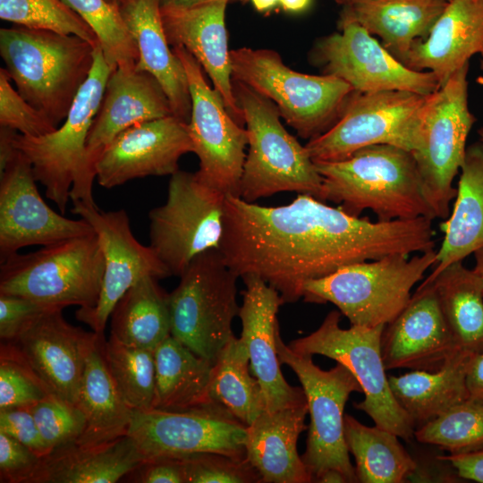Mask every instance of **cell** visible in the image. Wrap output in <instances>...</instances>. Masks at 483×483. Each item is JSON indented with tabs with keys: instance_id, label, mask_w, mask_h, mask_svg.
I'll list each match as a JSON object with an SVG mask.
<instances>
[{
	"instance_id": "cell-1",
	"label": "cell",
	"mask_w": 483,
	"mask_h": 483,
	"mask_svg": "<svg viewBox=\"0 0 483 483\" xmlns=\"http://www.w3.org/2000/svg\"><path fill=\"white\" fill-rule=\"evenodd\" d=\"M419 220L372 222L309 194L288 205L264 207L225 195L219 250L239 277L254 274L284 303L302 298L303 285L355 263L422 249Z\"/></svg>"
},
{
	"instance_id": "cell-2",
	"label": "cell",
	"mask_w": 483,
	"mask_h": 483,
	"mask_svg": "<svg viewBox=\"0 0 483 483\" xmlns=\"http://www.w3.org/2000/svg\"><path fill=\"white\" fill-rule=\"evenodd\" d=\"M314 163L322 177L318 199L340 204L347 214L359 216L369 209L379 222L436 218L416 161L406 149L370 145L343 160Z\"/></svg>"
},
{
	"instance_id": "cell-3",
	"label": "cell",
	"mask_w": 483,
	"mask_h": 483,
	"mask_svg": "<svg viewBox=\"0 0 483 483\" xmlns=\"http://www.w3.org/2000/svg\"><path fill=\"white\" fill-rule=\"evenodd\" d=\"M96 47L80 37L51 30H0V55L10 80L56 127L89 74Z\"/></svg>"
},
{
	"instance_id": "cell-4",
	"label": "cell",
	"mask_w": 483,
	"mask_h": 483,
	"mask_svg": "<svg viewBox=\"0 0 483 483\" xmlns=\"http://www.w3.org/2000/svg\"><path fill=\"white\" fill-rule=\"evenodd\" d=\"M112 71L97 46L89 74L62 125L43 136L17 132L14 137L15 147L30 160L37 182L61 214L70 199L96 205L92 195L96 177L88 165L86 143Z\"/></svg>"
},
{
	"instance_id": "cell-5",
	"label": "cell",
	"mask_w": 483,
	"mask_h": 483,
	"mask_svg": "<svg viewBox=\"0 0 483 483\" xmlns=\"http://www.w3.org/2000/svg\"><path fill=\"white\" fill-rule=\"evenodd\" d=\"M233 93L248 136L240 197L254 202L282 191L318 199L322 177L305 146L281 123L275 105L245 84L233 80Z\"/></svg>"
},
{
	"instance_id": "cell-6",
	"label": "cell",
	"mask_w": 483,
	"mask_h": 483,
	"mask_svg": "<svg viewBox=\"0 0 483 483\" xmlns=\"http://www.w3.org/2000/svg\"><path fill=\"white\" fill-rule=\"evenodd\" d=\"M232 78L272 101L303 139L312 140L339 119L355 90L332 75L293 71L272 49L230 50Z\"/></svg>"
},
{
	"instance_id": "cell-7",
	"label": "cell",
	"mask_w": 483,
	"mask_h": 483,
	"mask_svg": "<svg viewBox=\"0 0 483 483\" xmlns=\"http://www.w3.org/2000/svg\"><path fill=\"white\" fill-rule=\"evenodd\" d=\"M392 254L379 259L344 266L335 272L307 281V302L335 305L351 325L373 327L393 320L407 305L413 286L436 264V250Z\"/></svg>"
},
{
	"instance_id": "cell-8",
	"label": "cell",
	"mask_w": 483,
	"mask_h": 483,
	"mask_svg": "<svg viewBox=\"0 0 483 483\" xmlns=\"http://www.w3.org/2000/svg\"><path fill=\"white\" fill-rule=\"evenodd\" d=\"M103 275L104 256L94 232L1 261L0 293L47 307L90 309L98 300Z\"/></svg>"
},
{
	"instance_id": "cell-9",
	"label": "cell",
	"mask_w": 483,
	"mask_h": 483,
	"mask_svg": "<svg viewBox=\"0 0 483 483\" xmlns=\"http://www.w3.org/2000/svg\"><path fill=\"white\" fill-rule=\"evenodd\" d=\"M238 277L219 249H211L191 261L168 293L171 335L213 365L234 335Z\"/></svg>"
},
{
	"instance_id": "cell-10",
	"label": "cell",
	"mask_w": 483,
	"mask_h": 483,
	"mask_svg": "<svg viewBox=\"0 0 483 483\" xmlns=\"http://www.w3.org/2000/svg\"><path fill=\"white\" fill-rule=\"evenodd\" d=\"M469 63L428 96L419 120L416 148L411 152L425 197L436 218L446 219L456 197L453 182L461 169L466 140L476 121L468 107Z\"/></svg>"
},
{
	"instance_id": "cell-11",
	"label": "cell",
	"mask_w": 483,
	"mask_h": 483,
	"mask_svg": "<svg viewBox=\"0 0 483 483\" xmlns=\"http://www.w3.org/2000/svg\"><path fill=\"white\" fill-rule=\"evenodd\" d=\"M341 313L329 312L311 334L292 341L289 347L301 354H319L345 366L355 377L364 399L354 403L367 413L375 425L400 438H414L415 427L395 400L386 377L381 352V335L385 325L373 327L351 325L342 328Z\"/></svg>"
},
{
	"instance_id": "cell-12",
	"label": "cell",
	"mask_w": 483,
	"mask_h": 483,
	"mask_svg": "<svg viewBox=\"0 0 483 483\" xmlns=\"http://www.w3.org/2000/svg\"><path fill=\"white\" fill-rule=\"evenodd\" d=\"M281 364L292 369L305 393L310 423L306 448L301 455L312 482L328 470L342 472L348 483L358 482L344 436V407L353 392L363 393L353 374L343 365L329 370L317 366L312 355L301 354L286 345L276 333Z\"/></svg>"
},
{
	"instance_id": "cell-13",
	"label": "cell",
	"mask_w": 483,
	"mask_h": 483,
	"mask_svg": "<svg viewBox=\"0 0 483 483\" xmlns=\"http://www.w3.org/2000/svg\"><path fill=\"white\" fill-rule=\"evenodd\" d=\"M225 200V194L195 173L171 175L165 204L148 213L149 246L171 275L180 276L199 254L219 248Z\"/></svg>"
},
{
	"instance_id": "cell-14",
	"label": "cell",
	"mask_w": 483,
	"mask_h": 483,
	"mask_svg": "<svg viewBox=\"0 0 483 483\" xmlns=\"http://www.w3.org/2000/svg\"><path fill=\"white\" fill-rule=\"evenodd\" d=\"M428 96L405 90L355 91L335 124L309 140L305 148L314 162L343 160L360 148L377 144L412 152Z\"/></svg>"
},
{
	"instance_id": "cell-15",
	"label": "cell",
	"mask_w": 483,
	"mask_h": 483,
	"mask_svg": "<svg viewBox=\"0 0 483 483\" xmlns=\"http://www.w3.org/2000/svg\"><path fill=\"white\" fill-rule=\"evenodd\" d=\"M172 49L184 67L191 97L188 129L193 153L199 160L195 174L224 194L240 197L248 145L246 129L230 114L222 97L208 83L201 65L193 55L182 47Z\"/></svg>"
},
{
	"instance_id": "cell-16",
	"label": "cell",
	"mask_w": 483,
	"mask_h": 483,
	"mask_svg": "<svg viewBox=\"0 0 483 483\" xmlns=\"http://www.w3.org/2000/svg\"><path fill=\"white\" fill-rule=\"evenodd\" d=\"M338 29L312 49V61L323 74L335 76L360 93L405 90L428 96L440 88L431 72L408 68L359 23L338 22Z\"/></svg>"
},
{
	"instance_id": "cell-17",
	"label": "cell",
	"mask_w": 483,
	"mask_h": 483,
	"mask_svg": "<svg viewBox=\"0 0 483 483\" xmlns=\"http://www.w3.org/2000/svg\"><path fill=\"white\" fill-rule=\"evenodd\" d=\"M246 428L212 404L186 411H134L127 435L145 459L217 453L242 460Z\"/></svg>"
},
{
	"instance_id": "cell-18",
	"label": "cell",
	"mask_w": 483,
	"mask_h": 483,
	"mask_svg": "<svg viewBox=\"0 0 483 483\" xmlns=\"http://www.w3.org/2000/svg\"><path fill=\"white\" fill-rule=\"evenodd\" d=\"M72 204L71 211L90 225L104 256L98 300L93 308H79L75 315L95 333L104 334L115 304L135 283L147 275L162 279L171 274L153 249L134 237L125 210L103 211L81 201Z\"/></svg>"
},
{
	"instance_id": "cell-19",
	"label": "cell",
	"mask_w": 483,
	"mask_h": 483,
	"mask_svg": "<svg viewBox=\"0 0 483 483\" xmlns=\"http://www.w3.org/2000/svg\"><path fill=\"white\" fill-rule=\"evenodd\" d=\"M32 165L19 150L0 174V261L30 245H50L94 233L84 219L66 218L40 196Z\"/></svg>"
},
{
	"instance_id": "cell-20",
	"label": "cell",
	"mask_w": 483,
	"mask_h": 483,
	"mask_svg": "<svg viewBox=\"0 0 483 483\" xmlns=\"http://www.w3.org/2000/svg\"><path fill=\"white\" fill-rule=\"evenodd\" d=\"M193 152L188 123L174 115L135 124L119 133L103 150L96 179L114 188L147 176L172 175L180 157Z\"/></svg>"
},
{
	"instance_id": "cell-21",
	"label": "cell",
	"mask_w": 483,
	"mask_h": 483,
	"mask_svg": "<svg viewBox=\"0 0 483 483\" xmlns=\"http://www.w3.org/2000/svg\"><path fill=\"white\" fill-rule=\"evenodd\" d=\"M63 309H47L11 343L51 394L77 404L86 358L99 334L73 326Z\"/></svg>"
},
{
	"instance_id": "cell-22",
	"label": "cell",
	"mask_w": 483,
	"mask_h": 483,
	"mask_svg": "<svg viewBox=\"0 0 483 483\" xmlns=\"http://www.w3.org/2000/svg\"><path fill=\"white\" fill-rule=\"evenodd\" d=\"M458 350L431 283H421L381 335L386 370L436 371Z\"/></svg>"
},
{
	"instance_id": "cell-23",
	"label": "cell",
	"mask_w": 483,
	"mask_h": 483,
	"mask_svg": "<svg viewBox=\"0 0 483 483\" xmlns=\"http://www.w3.org/2000/svg\"><path fill=\"white\" fill-rule=\"evenodd\" d=\"M242 278L245 290L238 314L242 326L241 338L249 352L252 374L260 384L265 411L307 402L302 387L290 386L280 369L276 349L277 312L284 303L279 292L254 274Z\"/></svg>"
},
{
	"instance_id": "cell-24",
	"label": "cell",
	"mask_w": 483,
	"mask_h": 483,
	"mask_svg": "<svg viewBox=\"0 0 483 483\" xmlns=\"http://www.w3.org/2000/svg\"><path fill=\"white\" fill-rule=\"evenodd\" d=\"M230 0H210L191 7H161L169 45L182 47L199 63L222 97L226 109L241 125L242 112L233 93L225 10Z\"/></svg>"
},
{
	"instance_id": "cell-25",
	"label": "cell",
	"mask_w": 483,
	"mask_h": 483,
	"mask_svg": "<svg viewBox=\"0 0 483 483\" xmlns=\"http://www.w3.org/2000/svg\"><path fill=\"white\" fill-rule=\"evenodd\" d=\"M170 115H174L170 102L153 75L136 65L114 69L87 139L89 170L96 177L99 156L119 133L135 124Z\"/></svg>"
},
{
	"instance_id": "cell-26",
	"label": "cell",
	"mask_w": 483,
	"mask_h": 483,
	"mask_svg": "<svg viewBox=\"0 0 483 483\" xmlns=\"http://www.w3.org/2000/svg\"><path fill=\"white\" fill-rule=\"evenodd\" d=\"M476 54L483 59V0H449L427 38L415 41L402 64L431 72L442 87Z\"/></svg>"
},
{
	"instance_id": "cell-27",
	"label": "cell",
	"mask_w": 483,
	"mask_h": 483,
	"mask_svg": "<svg viewBox=\"0 0 483 483\" xmlns=\"http://www.w3.org/2000/svg\"><path fill=\"white\" fill-rule=\"evenodd\" d=\"M119 8L139 51L136 68L157 80L174 115L189 123L191 97L188 80L181 60L169 47L160 0H124Z\"/></svg>"
},
{
	"instance_id": "cell-28",
	"label": "cell",
	"mask_w": 483,
	"mask_h": 483,
	"mask_svg": "<svg viewBox=\"0 0 483 483\" xmlns=\"http://www.w3.org/2000/svg\"><path fill=\"white\" fill-rule=\"evenodd\" d=\"M308 413V402H304L264 411L247 427L246 459L262 483L312 482L297 450L299 436L308 428L304 423Z\"/></svg>"
},
{
	"instance_id": "cell-29",
	"label": "cell",
	"mask_w": 483,
	"mask_h": 483,
	"mask_svg": "<svg viewBox=\"0 0 483 483\" xmlns=\"http://www.w3.org/2000/svg\"><path fill=\"white\" fill-rule=\"evenodd\" d=\"M449 0H352L343 6L338 22L353 21L403 63L418 39L424 40Z\"/></svg>"
},
{
	"instance_id": "cell-30",
	"label": "cell",
	"mask_w": 483,
	"mask_h": 483,
	"mask_svg": "<svg viewBox=\"0 0 483 483\" xmlns=\"http://www.w3.org/2000/svg\"><path fill=\"white\" fill-rule=\"evenodd\" d=\"M144 460L128 435L97 445L73 443L41 457L30 483H114Z\"/></svg>"
},
{
	"instance_id": "cell-31",
	"label": "cell",
	"mask_w": 483,
	"mask_h": 483,
	"mask_svg": "<svg viewBox=\"0 0 483 483\" xmlns=\"http://www.w3.org/2000/svg\"><path fill=\"white\" fill-rule=\"evenodd\" d=\"M453 212L440 224L445 236L436 250L432 280L449 265L462 261L483 247V142L466 148Z\"/></svg>"
},
{
	"instance_id": "cell-32",
	"label": "cell",
	"mask_w": 483,
	"mask_h": 483,
	"mask_svg": "<svg viewBox=\"0 0 483 483\" xmlns=\"http://www.w3.org/2000/svg\"><path fill=\"white\" fill-rule=\"evenodd\" d=\"M104 334H99L85 361L78 407L86 419V426L76 444L91 446L126 436L133 409L116 386L102 352Z\"/></svg>"
},
{
	"instance_id": "cell-33",
	"label": "cell",
	"mask_w": 483,
	"mask_h": 483,
	"mask_svg": "<svg viewBox=\"0 0 483 483\" xmlns=\"http://www.w3.org/2000/svg\"><path fill=\"white\" fill-rule=\"evenodd\" d=\"M473 353L458 350L436 371L389 376L391 391L415 429L469 399L466 375Z\"/></svg>"
},
{
	"instance_id": "cell-34",
	"label": "cell",
	"mask_w": 483,
	"mask_h": 483,
	"mask_svg": "<svg viewBox=\"0 0 483 483\" xmlns=\"http://www.w3.org/2000/svg\"><path fill=\"white\" fill-rule=\"evenodd\" d=\"M153 409L186 411L212 405L209 386L213 364L172 335L155 349ZM216 405V404H215Z\"/></svg>"
},
{
	"instance_id": "cell-35",
	"label": "cell",
	"mask_w": 483,
	"mask_h": 483,
	"mask_svg": "<svg viewBox=\"0 0 483 483\" xmlns=\"http://www.w3.org/2000/svg\"><path fill=\"white\" fill-rule=\"evenodd\" d=\"M439 306L459 349L483 352V280L474 271L454 262L432 280Z\"/></svg>"
},
{
	"instance_id": "cell-36",
	"label": "cell",
	"mask_w": 483,
	"mask_h": 483,
	"mask_svg": "<svg viewBox=\"0 0 483 483\" xmlns=\"http://www.w3.org/2000/svg\"><path fill=\"white\" fill-rule=\"evenodd\" d=\"M157 280L144 276L122 296L110 315L111 335L150 350L171 335L168 293Z\"/></svg>"
},
{
	"instance_id": "cell-37",
	"label": "cell",
	"mask_w": 483,
	"mask_h": 483,
	"mask_svg": "<svg viewBox=\"0 0 483 483\" xmlns=\"http://www.w3.org/2000/svg\"><path fill=\"white\" fill-rule=\"evenodd\" d=\"M344 436L355 460L360 483H402L412 477L417 462L394 433L377 426L369 427L344 415Z\"/></svg>"
},
{
	"instance_id": "cell-38",
	"label": "cell",
	"mask_w": 483,
	"mask_h": 483,
	"mask_svg": "<svg viewBox=\"0 0 483 483\" xmlns=\"http://www.w3.org/2000/svg\"><path fill=\"white\" fill-rule=\"evenodd\" d=\"M250 356L242 339L234 335L213 365L209 398L246 427L264 411L258 380L250 374Z\"/></svg>"
},
{
	"instance_id": "cell-39",
	"label": "cell",
	"mask_w": 483,
	"mask_h": 483,
	"mask_svg": "<svg viewBox=\"0 0 483 483\" xmlns=\"http://www.w3.org/2000/svg\"><path fill=\"white\" fill-rule=\"evenodd\" d=\"M154 351L126 344L111 335L102 342L108 370L133 411L153 409L156 382Z\"/></svg>"
},
{
	"instance_id": "cell-40",
	"label": "cell",
	"mask_w": 483,
	"mask_h": 483,
	"mask_svg": "<svg viewBox=\"0 0 483 483\" xmlns=\"http://www.w3.org/2000/svg\"><path fill=\"white\" fill-rule=\"evenodd\" d=\"M414 438L450 453L483 449V403L466 400L415 429Z\"/></svg>"
},
{
	"instance_id": "cell-41",
	"label": "cell",
	"mask_w": 483,
	"mask_h": 483,
	"mask_svg": "<svg viewBox=\"0 0 483 483\" xmlns=\"http://www.w3.org/2000/svg\"><path fill=\"white\" fill-rule=\"evenodd\" d=\"M96 34L103 55L114 70L136 65L139 51L120 12L108 0H64Z\"/></svg>"
},
{
	"instance_id": "cell-42",
	"label": "cell",
	"mask_w": 483,
	"mask_h": 483,
	"mask_svg": "<svg viewBox=\"0 0 483 483\" xmlns=\"http://www.w3.org/2000/svg\"><path fill=\"white\" fill-rule=\"evenodd\" d=\"M0 18L30 29L74 35L99 46L93 30L64 0H0Z\"/></svg>"
},
{
	"instance_id": "cell-43",
	"label": "cell",
	"mask_w": 483,
	"mask_h": 483,
	"mask_svg": "<svg viewBox=\"0 0 483 483\" xmlns=\"http://www.w3.org/2000/svg\"><path fill=\"white\" fill-rule=\"evenodd\" d=\"M51 394L16 346L0 347V410L30 407Z\"/></svg>"
},
{
	"instance_id": "cell-44",
	"label": "cell",
	"mask_w": 483,
	"mask_h": 483,
	"mask_svg": "<svg viewBox=\"0 0 483 483\" xmlns=\"http://www.w3.org/2000/svg\"><path fill=\"white\" fill-rule=\"evenodd\" d=\"M29 408L49 453L76 443L85 428L86 419L78 405L53 394Z\"/></svg>"
},
{
	"instance_id": "cell-45",
	"label": "cell",
	"mask_w": 483,
	"mask_h": 483,
	"mask_svg": "<svg viewBox=\"0 0 483 483\" xmlns=\"http://www.w3.org/2000/svg\"><path fill=\"white\" fill-rule=\"evenodd\" d=\"M186 483H261L248 460L217 453H198L182 457Z\"/></svg>"
},
{
	"instance_id": "cell-46",
	"label": "cell",
	"mask_w": 483,
	"mask_h": 483,
	"mask_svg": "<svg viewBox=\"0 0 483 483\" xmlns=\"http://www.w3.org/2000/svg\"><path fill=\"white\" fill-rule=\"evenodd\" d=\"M4 68L0 69V126L8 127L20 134L43 136L57 127L40 111L27 102L13 89Z\"/></svg>"
},
{
	"instance_id": "cell-47",
	"label": "cell",
	"mask_w": 483,
	"mask_h": 483,
	"mask_svg": "<svg viewBox=\"0 0 483 483\" xmlns=\"http://www.w3.org/2000/svg\"><path fill=\"white\" fill-rule=\"evenodd\" d=\"M41 457L0 431V481L30 483Z\"/></svg>"
},
{
	"instance_id": "cell-48",
	"label": "cell",
	"mask_w": 483,
	"mask_h": 483,
	"mask_svg": "<svg viewBox=\"0 0 483 483\" xmlns=\"http://www.w3.org/2000/svg\"><path fill=\"white\" fill-rule=\"evenodd\" d=\"M47 307L35 301L17 295L0 293V338L13 341L21 332Z\"/></svg>"
},
{
	"instance_id": "cell-49",
	"label": "cell",
	"mask_w": 483,
	"mask_h": 483,
	"mask_svg": "<svg viewBox=\"0 0 483 483\" xmlns=\"http://www.w3.org/2000/svg\"><path fill=\"white\" fill-rule=\"evenodd\" d=\"M0 431L16 439L40 457L49 453L29 407L0 410Z\"/></svg>"
},
{
	"instance_id": "cell-50",
	"label": "cell",
	"mask_w": 483,
	"mask_h": 483,
	"mask_svg": "<svg viewBox=\"0 0 483 483\" xmlns=\"http://www.w3.org/2000/svg\"><path fill=\"white\" fill-rule=\"evenodd\" d=\"M125 478L136 483H186L183 460L178 457L145 459Z\"/></svg>"
},
{
	"instance_id": "cell-51",
	"label": "cell",
	"mask_w": 483,
	"mask_h": 483,
	"mask_svg": "<svg viewBox=\"0 0 483 483\" xmlns=\"http://www.w3.org/2000/svg\"><path fill=\"white\" fill-rule=\"evenodd\" d=\"M439 456L452 464L462 479L483 483V449Z\"/></svg>"
},
{
	"instance_id": "cell-52",
	"label": "cell",
	"mask_w": 483,
	"mask_h": 483,
	"mask_svg": "<svg viewBox=\"0 0 483 483\" xmlns=\"http://www.w3.org/2000/svg\"><path fill=\"white\" fill-rule=\"evenodd\" d=\"M469 399L483 403V352L473 353L467 375Z\"/></svg>"
},
{
	"instance_id": "cell-53",
	"label": "cell",
	"mask_w": 483,
	"mask_h": 483,
	"mask_svg": "<svg viewBox=\"0 0 483 483\" xmlns=\"http://www.w3.org/2000/svg\"><path fill=\"white\" fill-rule=\"evenodd\" d=\"M17 132L11 128L0 126V174L19 152L14 145V137Z\"/></svg>"
},
{
	"instance_id": "cell-54",
	"label": "cell",
	"mask_w": 483,
	"mask_h": 483,
	"mask_svg": "<svg viewBox=\"0 0 483 483\" xmlns=\"http://www.w3.org/2000/svg\"><path fill=\"white\" fill-rule=\"evenodd\" d=\"M312 0H279L282 8L290 13H301L306 11L311 4Z\"/></svg>"
},
{
	"instance_id": "cell-55",
	"label": "cell",
	"mask_w": 483,
	"mask_h": 483,
	"mask_svg": "<svg viewBox=\"0 0 483 483\" xmlns=\"http://www.w3.org/2000/svg\"><path fill=\"white\" fill-rule=\"evenodd\" d=\"M319 483H348L346 477L336 470H328L322 473L316 480Z\"/></svg>"
},
{
	"instance_id": "cell-56",
	"label": "cell",
	"mask_w": 483,
	"mask_h": 483,
	"mask_svg": "<svg viewBox=\"0 0 483 483\" xmlns=\"http://www.w3.org/2000/svg\"><path fill=\"white\" fill-rule=\"evenodd\" d=\"M210 0H160L161 7H191Z\"/></svg>"
},
{
	"instance_id": "cell-57",
	"label": "cell",
	"mask_w": 483,
	"mask_h": 483,
	"mask_svg": "<svg viewBox=\"0 0 483 483\" xmlns=\"http://www.w3.org/2000/svg\"><path fill=\"white\" fill-rule=\"evenodd\" d=\"M250 1L258 12H269L279 4V0H244Z\"/></svg>"
},
{
	"instance_id": "cell-58",
	"label": "cell",
	"mask_w": 483,
	"mask_h": 483,
	"mask_svg": "<svg viewBox=\"0 0 483 483\" xmlns=\"http://www.w3.org/2000/svg\"><path fill=\"white\" fill-rule=\"evenodd\" d=\"M476 265L474 271L481 277L483 280V247L477 250L474 252Z\"/></svg>"
},
{
	"instance_id": "cell-59",
	"label": "cell",
	"mask_w": 483,
	"mask_h": 483,
	"mask_svg": "<svg viewBox=\"0 0 483 483\" xmlns=\"http://www.w3.org/2000/svg\"><path fill=\"white\" fill-rule=\"evenodd\" d=\"M480 67H481V69L483 70V59L481 60ZM478 133H479V135L480 140L483 142V128L479 129V130L478 131Z\"/></svg>"
},
{
	"instance_id": "cell-60",
	"label": "cell",
	"mask_w": 483,
	"mask_h": 483,
	"mask_svg": "<svg viewBox=\"0 0 483 483\" xmlns=\"http://www.w3.org/2000/svg\"><path fill=\"white\" fill-rule=\"evenodd\" d=\"M336 2V4L343 6L345 4H348L349 3H351L352 0H335Z\"/></svg>"
},
{
	"instance_id": "cell-61",
	"label": "cell",
	"mask_w": 483,
	"mask_h": 483,
	"mask_svg": "<svg viewBox=\"0 0 483 483\" xmlns=\"http://www.w3.org/2000/svg\"><path fill=\"white\" fill-rule=\"evenodd\" d=\"M109 2H111L112 4L117 5V6H120L121 4L124 1V0H108Z\"/></svg>"
}]
</instances>
